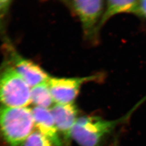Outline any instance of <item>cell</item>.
<instances>
[{
    "instance_id": "8fae6325",
    "label": "cell",
    "mask_w": 146,
    "mask_h": 146,
    "mask_svg": "<svg viewBox=\"0 0 146 146\" xmlns=\"http://www.w3.org/2000/svg\"><path fill=\"white\" fill-rule=\"evenodd\" d=\"M19 146H54L49 139L39 131H33Z\"/></svg>"
},
{
    "instance_id": "30bf717a",
    "label": "cell",
    "mask_w": 146,
    "mask_h": 146,
    "mask_svg": "<svg viewBox=\"0 0 146 146\" xmlns=\"http://www.w3.org/2000/svg\"><path fill=\"white\" fill-rule=\"evenodd\" d=\"M48 82L31 88V102L36 107L48 108L54 102Z\"/></svg>"
},
{
    "instance_id": "277c9868",
    "label": "cell",
    "mask_w": 146,
    "mask_h": 146,
    "mask_svg": "<svg viewBox=\"0 0 146 146\" xmlns=\"http://www.w3.org/2000/svg\"><path fill=\"white\" fill-rule=\"evenodd\" d=\"M81 22L85 36L95 38L104 12V1L101 0H74L63 1Z\"/></svg>"
},
{
    "instance_id": "8992f818",
    "label": "cell",
    "mask_w": 146,
    "mask_h": 146,
    "mask_svg": "<svg viewBox=\"0 0 146 146\" xmlns=\"http://www.w3.org/2000/svg\"><path fill=\"white\" fill-rule=\"evenodd\" d=\"M50 111L66 145L70 146L73 127L78 119L76 106L74 104H56L52 107Z\"/></svg>"
},
{
    "instance_id": "52a82bcc",
    "label": "cell",
    "mask_w": 146,
    "mask_h": 146,
    "mask_svg": "<svg viewBox=\"0 0 146 146\" xmlns=\"http://www.w3.org/2000/svg\"><path fill=\"white\" fill-rule=\"evenodd\" d=\"M34 125L54 146H67L58 131L50 110L40 107L31 110Z\"/></svg>"
},
{
    "instance_id": "7a4b0ae2",
    "label": "cell",
    "mask_w": 146,
    "mask_h": 146,
    "mask_svg": "<svg viewBox=\"0 0 146 146\" xmlns=\"http://www.w3.org/2000/svg\"><path fill=\"white\" fill-rule=\"evenodd\" d=\"M107 121L99 116L78 117L72 132V138L80 146H102L106 137L125 118Z\"/></svg>"
},
{
    "instance_id": "5b68a950",
    "label": "cell",
    "mask_w": 146,
    "mask_h": 146,
    "mask_svg": "<svg viewBox=\"0 0 146 146\" xmlns=\"http://www.w3.org/2000/svg\"><path fill=\"white\" fill-rule=\"evenodd\" d=\"M97 78V76L76 78H50L48 82L54 102L56 104H74L82 84Z\"/></svg>"
},
{
    "instance_id": "ba28073f",
    "label": "cell",
    "mask_w": 146,
    "mask_h": 146,
    "mask_svg": "<svg viewBox=\"0 0 146 146\" xmlns=\"http://www.w3.org/2000/svg\"><path fill=\"white\" fill-rule=\"evenodd\" d=\"M14 67L30 87L48 82L50 78L49 74L40 66L32 61L15 55Z\"/></svg>"
},
{
    "instance_id": "7c38bea8",
    "label": "cell",
    "mask_w": 146,
    "mask_h": 146,
    "mask_svg": "<svg viewBox=\"0 0 146 146\" xmlns=\"http://www.w3.org/2000/svg\"><path fill=\"white\" fill-rule=\"evenodd\" d=\"M134 14L146 22V0L138 1Z\"/></svg>"
},
{
    "instance_id": "3957f363",
    "label": "cell",
    "mask_w": 146,
    "mask_h": 146,
    "mask_svg": "<svg viewBox=\"0 0 146 146\" xmlns=\"http://www.w3.org/2000/svg\"><path fill=\"white\" fill-rule=\"evenodd\" d=\"M31 103V89L14 67L0 73V104L9 107H26Z\"/></svg>"
},
{
    "instance_id": "9c48e42d",
    "label": "cell",
    "mask_w": 146,
    "mask_h": 146,
    "mask_svg": "<svg viewBox=\"0 0 146 146\" xmlns=\"http://www.w3.org/2000/svg\"><path fill=\"white\" fill-rule=\"evenodd\" d=\"M138 1H108L106 9L104 11L100 23V29L104 23L112 16L120 13H134L135 11Z\"/></svg>"
},
{
    "instance_id": "4fadbf2b",
    "label": "cell",
    "mask_w": 146,
    "mask_h": 146,
    "mask_svg": "<svg viewBox=\"0 0 146 146\" xmlns=\"http://www.w3.org/2000/svg\"><path fill=\"white\" fill-rule=\"evenodd\" d=\"M11 3L10 1H0V21L7 14Z\"/></svg>"
},
{
    "instance_id": "6da1fadb",
    "label": "cell",
    "mask_w": 146,
    "mask_h": 146,
    "mask_svg": "<svg viewBox=\"0 0 146 146\" xmlns=\"http://www.w3.org/2000/svg\"><path fill=\"white\" fill-rule=\"evenodd\" d=\"M34 126L31 109L0 104V133L11 146H20L32 133Z\"/></svg>"
}]
</instances>
